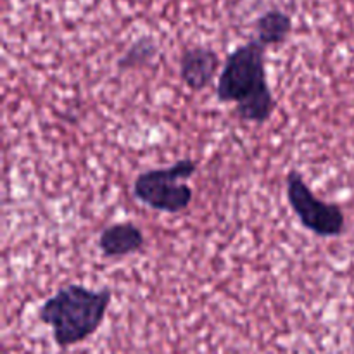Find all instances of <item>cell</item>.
<instances>
[{
  "label": "cell",
  "instance_id": "6da1fadb",
  "mask_svg": "<svg viewBox=\"0 0 354 354\" xmlns=\"http://www.w3.org/2000/svg\"><path fill=\"white\" fill-rule=\"evenodd\" d=\"M266 47L258 40L235 48L225 61L218 80L216 97L223 104H235L242 121L263 124L275 111V99L266 78Z\"/></svg>",
  "mask_w": 354,
  "mask_h": 354
},
{
  "label": "cell",
  "instance_id": "7a4b0ae2",
  "mask_svg": "<svg viewBox=\"0 0 354 354\" xmlns=\"http://www.w3.org/2000/svg\"><path fill=\"white\" fill-rule=\"evenodd\" d=\"M111 289L92 290L80 283H69L55 290L38 310L41 324L50 327L59 348H71L92 337L102 325L109 308Z\"/></svg>",
  "mask_w": 354,
  "mask_h": 354
},
{
  "label": "cell",
  "instance_id": "3957f363",
  "mask_svg": "<svg viewBox=\"0 0 354 354\" xmlns=\"http://www.w3.org/2000/svg\"><path fill=\"white\" fill-rule=\"evenodd\" d=\"M197 166L194 159H180L168 168L140 173L133 182V196L152 209L180 214L194 199L192 189L185 180L197 171Z\"/></svg>",
  "mask_w": 354,
  "mask_h": 354
},
{
  "label": "cell",
  "instance_id": "277c9868",
  "mask_svg": "<svg viewBox=\"0 0 354 354\" xmlns=\"http://www.w3.org/2000/svg\"><path fill=\"white\" fill-rule=\"evenodd\" d=\"M286 185L287 201L306 230L324 239L344 234L346 216L341 207L318 199L297 169H290L287 173Z\"/></svg>",
  "mask_w": 354,
  "mask_h": 354
},
{
  "label": "cell",
  "instance_id": "5b68a950",
  "mask_svg": "<svg viewBox=\"0 0 354 354\" xmlns=\"http://www.w3.org/2000/svg\"><path fill=\"white\" fill-rule=\"evenodd\" d=\"M220 69V57L209 47L196 45L180 55V80L192 92H203L211 85Z\"/></svg>",
  "mask_w": 354,
  "mask_h": 354
},
{
  "label": "cell",
  "instance_id": "8992f818",
  "mask_svg": "<svg viewBox=\"0 0 354 354\" xmlns=\"http://www.w3.org/2000/svg\"><path fill=\"white\" fill-rule=\"evenodd\" d=\"M145 244L144 232L131 221H121L104 228L99 237V249L106 258L118 259L142 251Z\"/></svg>",
  "mask_w": 354,
  "mask_h": 354
},
{
  "label": "cell",
  "instance_id": "52a82bcc",
  "mask_svg": "<svg viewBox=\"0 0 354 354\" xmlns=\"http://www.w3.org/2000/svg\"><path fill=\"white\" fill-rule=\"evenodd\" d=\"M256 40L265 45L266 48L272 45H280L289 38L292 31V17L280 9L266 10L256 21Z\"/></svg>",
  "mask_w": 354,
  "mask_h": 354
},
{
  "label": "cell",
  "instance_id": "ba28073f",
  "mask_svg": "<svg viewBox=\"0 0 354 354\" xmlns=\"http://www.w3.org/2000/svg\"><path fill=\"white\" fill-rule=\"evenodd\" d=\"M158 44L152 37H142L135 40L130 47L127 48L123 55L118 59L116 66L120 71H130L135 68H144L149 66L158 55Z\"/></svg>",
  "mask_w": 354,
  "mask_h": 354
}]
</instances>
